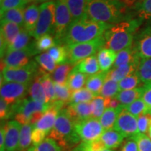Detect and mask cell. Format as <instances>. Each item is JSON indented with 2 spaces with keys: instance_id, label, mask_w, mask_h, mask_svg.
Masks as SVG:
<instances>
[{
  "instance_id": "cell-1",
  "label": "cell",
  "mask_w": 151,
  "mask_h": 151,
  "mask_svg": "<svg viewBox=\"0 0 151 151\" xmlns=\"http://www.w3.org/2000/svg\"><path fill=\"white\" fill-rule=\"evenodd\" d=\"M111 26V24L96 21L86 16L71 22L64 38L63 43L68 46L91 41L103 36Z\"/></svg>"
},
{
  "instance_id": "cell-2",
  "label": "cell",
  "mask_w": 151,
  "mask_h": 151,
  "mask_svg": "<svg viewBox=\"0 0 151 151\" xmlns=\"http://www.w3.org/2000/svg\"><path fill=\"white\" fill-rule=\"evenodd\" d=\"M143 20V18H139L112 24L104 35L105 39L104 48L118 52L132 46L136 32Z\"/></svg>"
},
{
  "instance_id": "cell-3",
  "label": "cell",
  "mask_w": 151,
  "mask_h": 151,
  "mask_svg": "<svg viewBox=\"0 0 151 151\" xmlns=\"http://www.w3.org/2000/svg\"><path fill=\"white\" fill-rule=\"evenodd\" d=\"M86 14L96 21L116 24L125 18L126 6L119 0H87Z\"/></svg>"
},
{
  "instance_id": "cell-4",
  "label": "cell",
  "mask_w": 151,
  "mask_h": 151,
  "mask_svg": "<svg viewBox=\"0 0 151 151\" xmlns=\"http://www.w3.org/2000/svg\"><path fill=\"white\" fill-rule=\"evenodd\" d=\"M48 137L54 139L62 150L71 151L81 143V139L75 131L74 122L66 108L60 111L54 127Z\"/></svg>"
},
{
  "instance_id": "cell-5",
  "label": "cell",
  "mask_w": 151,
  "mask_h": 151,
  "mask_svg": "<svg viewBox=\"0 0 151 151\" xmlns=\"http://www.w3.org/2000/svg\"><path fill=\"white\" fill-rule=\"evenodd\" d=\"M50 106V104L38 102L31 97L24 98L11 106V118H14L21 124H35Z\"/></svg>"
},
{
  "instance_id": "cell-6",
  "label": "cell",
  "mask_w": 151,
  "mask_h": 151,
  "mask_svg": "<svg viewBox=\"0 0 151 151\" xmlns=\"http://www.w3.org/2000/svg\"><path fill=\"white\" fill-rule=\"evenodd\" d=\"M104 44L105 39L103 35L88 42L68 45L67 46L68 62L73 65H77L81 60L99 52L101 49L104 48Z\"/></svg>"
},
{
  "instance_id": "cell-7",
  "label": "cell",
  "mask_w": 151,
  "mask_h": 151,
  "mask_svg": "<svg viewBox=\"0 0 151 151\" xmlns=\"http://www.w3.org/2000/svg\"><path fill=\"white\" fill-rule=\"evenodd\" d=\"M71 22L72 18L65 0H56L55 18L52 35L58 46L63 43L64 38Z\"/></svg>"
},
{
  "instance_id": "cell-8",
  "label": "cell",
  "mask_w": 151,
  "mask_h": 151,
  "mask_svg": "<svg viewBox=\"0 0 151 151\" xmlns=\"http://www.w3.org/2000/svg\"><path fill=\"white\" fill-rule=\"evenodd\" d=\"M39 69L38 63L35 60L22 67H6L1 72V78L7 82L31 83L39 73Z\"/></svg>"
},
{
  "instance_id": "cell-9",
  "label": "cell",
  "mask_w": 151,
  "mask_h": 151,
  "mask_svg": "<svg viewBox=\"0 0 151 151\" xmlns=\"http://www.w3.org/2000/svg\"><path fill=\"white\" fill-rule=\"evenodd\" d=\"M40 14L32 37L38 39L47 34H53L55 18V1H48L39 6Z\"/></svg>"
},
{
  "instance_id": "cell-10",
  "label": "cell",
  "mask_w": 151,
  "mask_h": 151,
  "mask_svg": "<svg viewBox=\"0 0 151 151\" xmlns=\"http://www.w3.org/2000/svg\"><path fill=\"white\" fill-rule=\"evenodd\" d=\"M39 52L35 43H31L27 48L22 50L8 52L3 58H1V72L6 67L19 68L27 65L31 62V57Z\"/></svg>"
},
{
  "instance_id": "cell-11",
  "label": "cell",
  "mask_w": 151,
  "mask_h": 151,
  "mask_svg": "<svg viewBox=\"0 0 151 151\" xmlns=\"http://www.w3.org/2000/svg\"><path fill=\"white\" fill-rule=\"evenodd\" d=\"M75 131L81 141L92 142L99 139L104 129L99 119L90 118L76 123Z\"/></svg>"
},
{
  "instance_id": "cell-12",
  "label": "cell",
  "mask_w": 151,
  "mask_h": 151,
  "mask_svg": "<svg viewBox=\"0 0 151 151\" xmlns=\"http://www.w3.org/2000/svg\"><path fill=\"white\" fill-rule=\"evenodd\" d=\"M31 83H20L16 82H7L1 80L0 94L1 97L10 106L25 98L29 92Z\"/></svg>"
},
{
  "instance_id": "cell-13",
  "label": "cell",
  "mask_w": 151,
  "mask_h": 151,
  "mask_svg": "<svg viewBox=\"0 0 151 151\" xmlns=\"http://www.w3.org/2000/svg\"><path fill=\"white\" fill-rule=\"evenodd\" d=\"M113 129L121 134L124 138H132L139 133L138 129L137 118L134 116L125 109L119 113Z\"/></svg>"
},
{
  "instance_id": "cell-14",
  "label": "cell",
  "mask_w": 151,
  "mask_h": 151,
  "mask_svg": "<svg viewBox=\"0 0 151 151\" xmlns=\"http://www.w3.org/2000/svg\"><path fill=\"white\" fill-rule=\"evenodd\" d=\"M22 27L14 22H1V32H0V50L1 58H3L7 52L9 46L14 42L21 31Z\"/></svg>"
},
{
  "instance_id": "cell-15",
  "label": "cell",
  "mask_w": 151,
  "mask_h": 151,
  "mask_svg": "<svg viewBox=\"0 0 151 151\" xmlns=\"http://www.w3.org/2000/svg\"><path fill=\"white\" fill-rule=\"evenodd\" d=\"M133 50L141 58H151V24H148L136 35Z\"/></svg>"
},
{
  "instance_id": "cell-16",
  "label": "cell",
  "mask_w": 151,
  "mask_h": 151,
  "mask_svg": "<svg viewBox=\"0 0 151 151\" xmlns=\"http://www.w3.org/2000/svg\"><path fill=\"white\" fill-rule=\"evenodd\" d=\"M65 104L62 101H55L53 104H52L50 109L45 112L42 117L39 119V121L34 124V128L42 130L48 136L49 133L54 127L60 111L63 109Z\"/></svg>"
},
{
  "instance_id": "cell-17",
  "label": "cell",
  "mask_w": 151,
  "mask_h": 151,
  "mask_svg": "<svg viewBox=\"0 0 151 151\" xmlns=\"http://www.w3.org/2000/svg\"><path fill=\"white\" fill-rule=\"evenodd\" d=\"M5 128V151H18L22 125L16 120L8 121Z\"/></svg>"
},
{
  "instance_id": "cell-18",
  "label": "cell",
  "mask_w": 151,
  "mask_h": 151,
  "mask_svg": "<svg viewBox=\"0 0 151 151\" xmlns=\"http://www.w3.org/2000/svg\"><path fill=\"white\" fill-rule=\"evenodd\" d=\"M66 109L75 124L92 118L93 109H92L91 101L71 104H68Z\"/></svg>"
},
{
  "instance_id": "cell-19",
  "label": "cell",
  "mask_w": 151,
  "mask_h": 151,
  "mask_svg": "<svg viewBox=\"0 0 151 151\" xmlns=\"http://www.w3.org/2000/svg\"><path fill=\"white\" fill-rule=\"evenodd\" d=\"M40 9L35 4L28 6L24 11V27L32 37L39 20Z\"/></svg>"
},
{
  "instance_id": "cell-20",
  "label": "cell",
  "mask_w": 151,
  "mask_h": 151,
  "mask_svg": "<svg viewBox=\"0 0 151 151\" xmlns=\"http://www.w3.org/2000/svg\"><path fill=\"white\" fill-rule=\"evenodd\" d=\"M139 61L120 66V67H113L112 69L108 71L106 78L112 79L119 83L129 75L137 72Z\"/></svg>"
},
{
  "instance_id": "cell-21",
  "label": "cell",
  "mask_w": 151,
  "mask_h": 151,
  "mask_svg": "<svg viewBox=\"0 0 151 151\" xmlns=\"http://www.w3.org/2000/svg\"><path fill=\"white\" fill-rule=\"evenodd\" d=\"M38 76L46 94L47 102L49 104H52L55 101H56L55 83L51 78V76H50V74L46 71H43L42 69H39Z\"/></svg>"
},
{
  "instance_id": "cell-22",
  "label": "cell",
  "mask_w": 151,
  "mask_h": 151,
  "mask_svg": "<svg viewBox=\"0 0 151 151\" xmlns=\"http://www.w3.org/2000/svg\"><path fill=\"white\" fill-rule=\"evenodd\" d=\"M124 139V137L121 134L112 129L104 132L99 138V140L103 143L106 148L113 150L120 146Z\"/></svg>"
},
{
  "instance_id": "cell-23",
  "label": "cell",
  "mask_w": 151,
  "mask_h": 151,
  "mask_svg": "<svg viewBox=\"0 0 151 151\" xmlns=\"http://www.w3.org/2000/svg\"><path fill=\"white\" fill-rule=\"evenodd\" d=\"M143 90H144V86L134 89L122 90L118 92L116 97L120 101L121 105L125 107L139 99H141L142 97Z\"/></svg>"
},
{
  "instance_id": "cell-24",
  "label": "cell",
  "mask_w": 151,
  "mask_h": 151,
  "mask_svg": "<svg viewBox=\"0 0 151 151\" xmlns=\"http://www.w3.org/2000/svg\"><path fill=\"white\" fill-rule=\"evenodd\" d=\"M117 53L114 50L109 48H102L98 52L97 60L101 71H109L114 65Z\"/></svg>"
},
{
  "instance_id": "cell-25",
  "label": "cell",
  "mask_w": 151,
  "mask_h": 151,
  "mask_svg": "<svg viewBox=\"0 0 151 151\" xmlns=\"http://www.w3.org/2000/svg\"><path fill=\"white\" fill-rule=\"evenodd\" d=\"M74 67L80 72L90 76L97 73L100 69L97 57L95 55H92L81 60Z\"/></svg>"
},
{
  "instance_id": "cell-26",
  "label": "cell",
  "mask_w": 151,
  "mask_h": 151,
  "mask_svg": "<svg viewBox=\"0 0 151 151\" xmlns=\"http://www.w3.org/2000/svg\"><path fill=\"white\" fill-rule=\"evenodd\" d=\"M70 11L72 22L81 20L87 16V0H65Z\"/></svg>"
},
{
  "instance_id": "cell-27",
  "label": "cell",
  "mask_w": 151,
  "mask_h": 151,
  "mask_svg": "<svg viewBox=\"0 0 151 151\" xmlns=\"http://www.w3.org/2000/svg\"><path fill=\"white\" fill-rule=\"evenodd\" d=\"M123 109V106H120L118 109L106 108L105 109L102 116L99 118V121L104 131L113 129L119 113Z\"/></svg>"
},
{
  "instance_id": "cell-28",
  "label": "cell",
  "mask_w": 151,
  "mask_h": 151,
  "mask_svg": "<svg viewBox=\"0 0 151 151\" xmlns=\"http://www.w3.org/2000/svg\"><path fill=\"white\" fill-rule=\"evenodd\" d=\"M107 73L108 71H101L94 75L88 76L86 83V88L97 96H99V92L106 79Z\"/></svg>"
},
{
  "instance_id": "cell-29",
  "label": "cell",
  "mask_w": 151,
  "mask_h": 151,
  "mask_svg": "<svg viewBox=\"0 0 151 151\" xmlns=\"http://www.w3.org/2000/svg\"><path fill=\"white\" fill-rule=\"evenodd\" d=\"M88 77V75L80 72L75 67H73L68 77L67 81V86L71 92L80 90L83 88L84 85H86Z\"/></svg>"
},
{
  "instance_id": "cell-30",
  "label": "cell",
  "mask_w": 151,
  "mask_h": 151,
  "mask_svg": "<svg viewBox=\"0 0 151 151\" xmlns=\"http://www.w3.org/2000/svg\"><path fill=\"white\" fill-rule=\"evenodd\" d=\"M24 9H12L1 12V22H14L21 27H24Z\"/></svg>"
},
{
  "instance_id": "cell-31",
  "label": "cell",
  "mask_w": 151,
  "mask_h": 151,
  "mask_svg": "<svg viewBox=\"0 0 151 151\" xmlns=\"http://www.w3.org/2000/svg\"><path fill=\"white\" fill-rule=\"evenodd\" d=\"M34 124H22L20 130L18 151H27L31 147L32 144V134Z\"/></svg>"
},
{
  "instance_id": "cell-32",
  "label": "cell",
  "mask_w": 151,
  "mask_h": 151,
  "mask_svg": "<svg viewBox=\"0 0 151 151\" xmlns=\"http://www.w3.org/2000/svg\"><path fill=\"white\" fill-rule=\"evenodd\" d=\"M139 60H140V58L135 54L133 50V47L132 46L117 53L116 59L113 65V67L128 65V64L139 61Z\"/></svg>"
},
{
  "instance_id": "cell-33",
  "label": "cell",
  "mask_w": 151,
  "mask_h": 151,
  "mask_svg": "<svg viewBox=\"0 0 151 151\" xmlns=\"http://www.w3.org/2000/svg\"><path fill=\"white\" fill-rule=\"evenodd\" d=\"M29 93L30 97L35 100V101L45 104H49L47 102L46 94H45L44 90H43V87L41 86L38 74L35 77V78L32 81L31 84H30Z\"/></svg>"
},
{
  "instance_id": "cell-34",
  "label": "cell",
  "mask_w": 151,
  "mask_h": 151,
  "mask_svg": "<svg viewBox=\"0 0 151 151\" xmlns=\"http://www.w3.org/2000/svg\"><path fill=\"white\" fill-rule=\"evenodd\" d=\"M73 67H74V65L70 63L62 64L58 66L55 70L52 73L51 78L55 83L60 85L67 84L68 77Z\"/></svg>"
},
{
  "instance_id": "cell-35",
  "label": "cell",
  "mask_w": 151,
  "mask_h": 151,
  "mask_svg": "<svg viewBox=\"0 0 151 151\" xmlns=\"http://www.w3.org/2000/svg\"><path fill=\"white\" fill-rule=\"evenodd\" d=\"M30 37H31V35L28 32L27 30L24 27H22L21 31L19 33L16 39H15L14 42L8 48L6 54L11 51L22 50V49L27 48L31 44L30 43Z\"/></svg>"
},
{
  "instance_id": "cell-36",
  "label": "cell",
  "mask_w": 151,
  "mask_h": 151,
  "mask_svg": "<svg viewBox=\"0 0 151 151\" xmlns=\"http://www.w3.org/2000/svg\"><path fill=\"white\" fill-rule=\"evenodd\" d=\"M137 73L142 83H151V58H141L139 61Z\"/></svg>"
},
{
  "instance_id": "cell-37",
  "label": "cell",
  "mask_w": 151,
  "mask_h": 151,
  "mask_svg": "<svg viewBox=\"0 0 151 151\" xmlns=\"http://www.w3.org/2000/svg\"><path fill=\"white\" fill-rule=\"evenodd\" d=\"M96 97H97V95L88 90V88H83L80 90H76V91L72 92L70 100H69V102L68 104L83 102H90Z\"/></svg>"
},
{
  "instance_id": "cell-38",
  "label": "cell",
  "mask_w": 151,
  "mask_h": 151,
  "mask_svg": "<svg viewBox=\"0 0 151 151\" xmlns=\"http://www.w3.org/2000/svg\"><path fill=\"white\" fill-rule=\"evenodd\" d=\"M119 92H120L119 83L112 79L106 78L102 88L99 92V96H101L104 98L116 97Z\"/></svg>"
},
{
  "instance_id": "cell-39",
  "label": "cell",
  "mask_w": 151,
  "mask_h": 151,
  "mask_svg": "<svg viewBox=\"0 0 151 151\" xmlns=\"http://www.w3.org/2000/svg\"><path fill=\"white\" fill-rule=\"evenodd\" d=\"M35 60L41 69L47 73H52L57 68V64L48 52H44L36 56Z\"/></svg>"
},
{
  "instance_id": "cell-40",
  "label": "cell",
  "mask_w": 151,
  "mask_h": 151,
  "mask_svg": "<svg viewBox=\"0 0 151 151\" xmlns=\"http://www.w3.org/2000/svg\"><path fill=\"white\" fill-rule=\"evenodd\" d=\"M48 53L50 55L57 65L63 64L68 62V51L67 46H55L48 50Z\"/></svg>"
},
{
  "instance_id": "cell-41",
  "label": "cell",
  "mask_w": 151,
  "mask_h": 151,
  "mask_svg": "<svg viewBox=\"0 0 151 151\" xmlns=\"http://www.w3.org/2000/svg\"><path fill=\"white\" fill-rule=\"evenodd\" d=\"M124 109L137 118L143 115H149L148 106L141 98L125 106Z\"/></svg>"
},
{
  "instance_id": "cell-42",
  "label": "cell",
  "mask_w": 151,
  "mask_h": 151,
  "mask_svg": "<svg viewBox=\"0 0 151 151\" xmlns=\"http://www.w3.org/2000/svg\"><path fill=\"white\" fill-rule=\"evenodd\" d=\"M27 151H62V149L54 139L47 137L39 145L32 146Z\"/></svg>"
},
{
  "instance_id": "cell-43",
  "label": "cell",
  "mask_w": 151,
  "mask_h": 151,
  "mask_svg": "<svg viewBox=\"0 0 151 151\" xmlns=\"http://www.w3.org/2000/svg\"><path fill=\"white\" fill-rule=\"evenodd\" d=\"M142 82H141L140 78L139 77L137 72H135L129 75L119 82V89H120V91L134 89V88H139L138 86Z\"/></svg>"
},
{
  "instance_id": "cell-44",
  "label": "cell",
  "mask_w": 151,
  "mask_h": 151,
  "mask_svg": "<svg viewBox=\"0 0 151 151\" xmlns=\"http://www.w3.org/2000/svg\"><path fill=\"white\" fill-rule=\"evenodd\" d=\"M35 46L38 51L41 52L50 50V48L57 46V43L52 36L49 34H47V35H43L37 39V41L35 42Z\"/></svg>"
},
{
  "instance_id": "cell-45",
  "label": "cell",
  "mask_w": 151,
  "mask_h": 151,
  "mask_svg": "<svg viewBox=\"0 0 151 151\" xmlns=\"http://www.w3.org/2000/svg\"><path fill=\"white\" fill-rule=\"evenodd\" d=\"M55 90L56 101H62L67 105L69 102L72 93L67 85H60L55 83Z\"/></svg>"
},
{
  "instance_id": "cell-46",
  "label": "cell",
  "mask_w": 151,
  "mask_h": 151,
  "mask_svg": "<svg viewBox=\"0 0 151 151\" xmlns=\"http://www.w3.org/2000/svg\"><path fill=\"white\" fill-rule=\"evenodd\" d=\"M135 9L139 18L151 19V0H141L136 4Z\"/></svg>"
},
{
  "instance_id": "cell-47",
  "label": "cell",
  "mask_w": 151,
  "mask_h": 151,
  "mask_svg": "<svg viewBox=\"0 0 151 151\" xmlns=\"http://www.w3.org/2000/svg\"><path fill=\"white\" fill-rule=\"evenodd\" d=\"M92 104V118L99 119L101 118L106 109L105 98L101 96H97L91 101Z\"/></svg>"
},
{
  "instance_id": "cell-48",
  "label": "cell",
  "mask_w": 151,
  "mask_h": 151,
  "mask_svg": "<svg viewBox=\"0 0 151 151\" xmlns=\"http://www.w3.org/2000/svg\"><path fill=\"white\" fill-rule=\"evenodd\" d=\"M132 139L137 142L139 151H151V139L146 134L139 133Z\"/></svg>"
},
{
  "instance_id": "cell-49",
  "label": "cell",
  "mask_w": 151,
  "mask_h": 151,
  "mask_svg": "<svg viewBox=\"0 0 151 151\" xmlns=\"http://www.w3.org/2000/svg\"><path fill=\"white\" fill-rule=\"evenodd\" d=\"M27 4L24 0H0V12L12 9H24Z\"/></svg>"
},
{
  "instance_id": "cell-50",
  "label": "cell",
  "mask_w": 151,
  "mask_h": 151,
  "mask_svg": "<svg viewBox=\"0 0 151 151\" xmlns=\"http://www.w3.org/2000/svg\"><path fill=\"white\" fill-rule=\"evenodd\" d=\"M138 129L139 133L148 134L151 125L150 115H143L137 118Z\"/></svg>"
},
{
  "instance_id": "cell-51",
  "label": "cell",
  "mask_w": 151,
  "mask_h": 151,
  "mask_svg": "<svg viewBox=\"0 0 151 151\" xmlns=\"http://www.w3.org/2000/svg\"><path fill=\"white\" fill-rule=\"evenodd\" d=\"M11 106L3 98L0 99V118L1 121L11 118Z\"/></svg>"
},
{
  "instance_id": "cell-52",
  "label": "cell",
  "mask_w": 151,
  "mask_h": 151,
  "mask_svg": "<svg viewBox=\"0 0 151 151\" xmlns=\"http://www.w3.org/2000/svg\"><path fill=\"white\" fill-rule=\"evenodd\" d=\"M71 151H114L111 149H109L106 148H104L101 149L94 148L91 146L90 142H83L81 141L78 143L76 146L74 147Z\"/></svg>"
},
{
  "instance_id": "cell-53",
  "label": "cell",
  "mask_w": 151,
  "mask_h": 151,
  "mask_svg": "<svg viewBox=\"0 0 151 151\" xmlns=\"http://www.w3.org/2000/svg\"><path fill=\"white\" fill-rule=\"evenodd\" d=\"M48 134L42 130L34 128L32 134V146H37L44 140Z\"/></svg>"
},
{
  "instance_id": "cell-54",
  "label": "cell",
  "mask_w": 151,
  "mask_h": 151,
  "mask_svg": "<svg viewBox=\"0 0 151 151\" xmlns=\"http://www.w3.org/2000/svg\"><path fill=\"white\" fill-rule=\"evenodd\" d=\"M141 99L143 100L149 110V115L151 116V83L144 85V90Z\"/></svg>"
},
{
  "instance_id": "cell-55",
  "label": "cell",
  "mask_w": 151,
  "mask_h": 151,
  "mask_svg": "<svg viewBox=\"0 0 151 151\" xmlns=\"http://www.w3.org/2000/svg\"><path fill=\"white\" fill-rule=\"evenodd\" d=\"M120 151H139L137 143L132 138L128 139L122 145Z\"/></svg>"
},
{
  "instance_id": "cell-56",
  "label": "cell",
  "mask_w": 151,
  "mask_h": 151,
  "mask_svg": "<svg viewBox=\"0 0 151 151\" xmlns=\"http://www.w3.org/2000/svg\"><path fill=\"white\" fill-rule=\"evenodd\" d=\"M105 105L106 109V108H113L118 109L121 105L120 101L117 99L116 97L113 98H105Z\"/></svg>"
},
{
  "instance_id": "cell-57",
  "label": "cell",
  "mask_w": 151,
  "mask_h": 151,
  "mask_svg": "<svg viewBox=\"0 0 151 151\" xmlns=\"http://www.w3.org/2000/svg\"><path fill=\"white\" fill-rule=\"evenodd\" d=\"M0 151H5V128L1 126L0 129Z\"/></svg>"
},
{
  "instance_id": "cell-58",
  "label": "cell",
  "mask_w": 151,
  "mask_h": 151,
  "mask_svg": "<svg viewBox=\"0 0 151 151\" xmlns=\"http://www.w3.org/2000/svg\"><path fill=\"white\" fill-rule=\"evenodd\" d=\"M148 136H149V137L151 139V125H150V129H149V131H148Z\"/></svg>"
},
{
  "instance_id": "cell-59",
  "label": "cell",
  "mask_w": 151,
  "mask_h": 151,
  "mask_svg": "<svg viewBox=\"0 0 151 151\" xmlns=\"http://www.w3.org/2000/svg\"><path fill=\"white\" fill-rule=\"evenodd\" d=\"M24 1H25L28 4L29 2H32V1H35V0H24Z\"/></svg>"
},
{
  "instance_id": "cell-60",
  "label": "cell",
  "mask_w": 151,
  "mask_h": 151,
  "mask_svg": "<svg viewBox=\"0 0 151 151\" xmlns=\"http://www.w3.org/2000/svg\"><path fill=\"white\" fill-rule=\"evenodd\" d=\"M48 1H50V0H35V1H44V2Z\"/></svg>"
},
{
  "instance_id": "cell-61",
  "label": "cell",
  "mask_w": 151,
  "mask_h": 151,
  "mask_svg": "<svg viewBox=\"0 0 151 151\" xmlns=\"http://www.w3.org/2000/svg\"><path fill=\"white\" fill-rule=\"evenodd\" d=\"M150 118H151V116H150Z\"/></svg>"
}]
</instances>
